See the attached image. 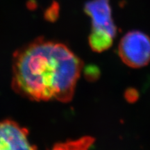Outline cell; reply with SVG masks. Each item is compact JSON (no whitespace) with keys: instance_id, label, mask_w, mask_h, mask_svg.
Instances as JSON below:
<instances>
[{"instance_id":"cell-1","label":"cell","mask_w":150,"mask_h":150,"mask_svg":"<svg viewBox=\"0 0 150 150\" xmlns=\"http://www.w3.org/2000/svg\"><path fill=\"white\" fill-rule=\"evenodd\" d=\"M83 62L67 45L38 39L22 49L13 65V82L22 95L36 101L72 99Z\"/></svg>"},{"instance_id":"cell-2","label":"cell","mask_w":150,"mask_h":150,"mask_svg":"<svg viewBox=\"0 0 150 150\" xmlns=\"http://www.w3.org/2000/svg\"><path fill=\"white\" fill-rule=\"evenodd\" d=\"M84 9L92 21L90 46L97 52L107 50L112 45L117 32L109 1L92 0L86 4Z\"/></svg>"},{"instance_id":"cell-3","label":"cell","mask_w":150,"mask_h":150,"mask_svg":"<svg viewBox=\"0 0 150 150\" xmlns=\"http://www.w3.org/2000/svg\"><path fill=\"white\" fill-rule=\"evenodd\" d=\"M118 54L127 66H145L150 62V38L140 31L127 33L120 42Z\"/></svg>"},{"instance_id":"cell-4","label":"cell","mask_w":150,"mask_h":150,"mask_svg":"<svg viewBox=\"0 0 150 150\" xmlns=\"http://www.w3.org/2000/svg\"><path fill=\"white\" fill-rule=\"evenodd\" d=\"M0 150H36L26 129L11 121L0 122Z\"/></svg>"},{"instance_id":"cell-5","label":"cell","mask_w":150,"mask_h":150,"mask_svg":"<svg viewBox=\"0 0 150 150\" xmlns=\"http://www.w3.org/2000/svg\"><path fill=\"white\" fill-rule=\"evenodd\" d=\"M95 139L91 136H83L79 139L56 144L51 150H90Z\"/></svg>"},{"instance_id":"cell-6","label":"cell","mask_w":150,"mask_h":150,"mask_svg":"<svg viewBox=\"0 0 150 150\" xmlns=\"http://www.w3.org/2000/svg\"><path fill=\"white\" fill-rule=\"evenodd\" d=\"M126 97L129 101H132L133 102L138 98V93L134 90H129V91H127Z\"/></svg>"}]
</instances>
